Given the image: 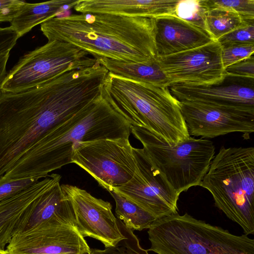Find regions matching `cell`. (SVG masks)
Segmentation results:
<instances>
[{
    "instance_id": "83f0119b",
    "label": "cell",
    "mask_w": 254,
    "mask_h": 254,
    "mask_svg": "<svg viewBox=\"0 0 254 254\" xmlns=\"http://www.w3.org/2000/svg\"><path fill=\"white\" fill-rule=\"evenodd\" d=\"M41 179L40 177H27L0 182V201L29 188Z\"/></svg>"
},
{
    "instance_id": "9a60e30c",
    "label": "cell",
    "mask_w": 254,
    "mask_h": 254,
    "mask_svg": "<svg viewBox=\"0 0 254 254\" xmlns=\"http://www.w3.org/2000/svg\"><path fill=\"white\" fill-rule=\"evenodd\" d=\"M179 101L208 105L254 107V78L225 73L220 80L211 83H173L168 86Z\"/></svg>"
},
{
    "instance_id": "6da1fadb",
    "label": "cell",
    "mask_w": 254,
    "mask_h": 254,
    "mask_svg": "<svg viewBox=\"0 0 254 254\" xmlns=\"http://www.w3.org/2000/svg\"><path fill=\"white\" fill-rule=\"evenodd\" d=\"M92 99L88 84L74 71L22 91L0 90V181L47 132Z\"/></svg>"
},
{
    "instance_id": "d4e9b609",
    "label": "cell",
    "mask_w": 254,
    "mask_h": 254,
    "mask_svg": "<svg viewBox=\"0 0 254 254\" xmlns=\"http://www.w3.org/2000/svg\"><path fill=\"white\" fill-rule=\"evenodd\" d=\"M208 10L206 0H179L176 7L175 15L205 30V20Z\"/></svg>"
},
{
    "instance_id": "7c38bea8",
    "label": "cell",
    "mask_w": 254,
    "mask_h": 254,
    "mask_svg": "<svg viewBox=\"0 0 254 254\" xmlns=\"http://www.w3.org/2000/svg\"><path fill=\"white\" fill-rule=\"evenodd\" d=\"M6 250L10 254H89L91 249L76 226L47 222L14 234Z\"/></svg>"
},
{
    "instance_id": "5b68a950",
    "label": "cell",
    "mask_w": 254,
    "mask_h": 254,
    "mask_svg": "<svg viewBox=\"0 0 254 254\" xmlns=\"http://www.w3.org/2000/svg\"><path fill=\"white\" fill-rule=\"evenodd\" d=\"M200 186L247 235L254 234V148L221 147Z\"/></svg>"
},
{
    "instance_id": "8fae6325",
    "label": "cell",
    "mask_w": 254,
    "mask_h": 254,
    "mask_svg": "<svg viewBox=\"0 0 254 254\" xmlns=\"http://www.w3.org/2000/svg\"><path fill=\"white\" fill-rule=\"evenodd\" d=\"M179 104L190 136L211 138L238 132L247 139L254 131V107L182 101Z\"/></svg>"
},
{
    "instance_id": "ffe728a7",
    "label": "cell",
    "mask_w": 254,
    "mask_h": 254,
    "mask_svg": "<svg viewBox=\"0 0 254 254\" xmlns=\"http://www.w3.org/2000/svg\"><path fill=\"white\" fill-rule=\"evenodd\" d=\"M77 0H52L35 3L25 2L11 21L9 26L20 38L34 26L57 17L64 7H73Z\"/></svg>"
},
{
    "instance_id": "ac0fdd59",
    "label": "cell",
    "mask_w": 254,
    "mask_h": 254,
    "mask_svg": "<svg viewBox=\"0 0 254 254\" xmlns=\"http://www.w3.org/2000/svg\"><path fill=\"white\" fill-rule=\"evenodd\" d=\"M179 0H78L73 6L81 13H105L156 18L175 15Z\"/></svg>"
},
{
    "instance_id": "3957f363",
    "label": "cell",
    "mask_w": 254,
    "mask_h": 254,
    "mask_svg": "<svg viewBox=\"0 0 254 254\" xmlns=\"http://www.w3.org/2000/svg\"><path fill=\"white\" fill-rule=\"evenodd\" d=\"M155 18L105 13L55 17L41 24L48 41L70 43L99 58L146 63L156 58Z\"/></svg>"
},
{
    "instance_id": "7402d4cb",
    "label": "cell",
    "mask_w": 254,
    "mask_h": 254,
    "mask_svg": "<svg viewBox=\"0 0 254 254\" xmlns=\"http://www.w3.org/2000/svg\"><path fill=\"white\" fill-rule=\"evenodd\" d=\"M109 192L115 201V213L117 218L121 220L127 228L137 231L148 229L157 219L114 190Z\"/></svg>"
},
{
    "instance_id": "603a6c76",
    "label": "cell",
    "mask_w": 254,
    "mask_h": 254,
    "mask_svg": "<svg viewBox=\"0 0 254 254\" xmlns=\"http://www.w3.org/2000/svg\"><path fill=\"white\" fill-rule=\"evenodd\" d=\"M253 22L244 21L237 13L223 8L209 9L205 20V30L214 40L218 39L240 26Z\"/></svg>"
},
{
    "instance_id": "2e32d148",
    "label": "cell",
    "mask_w": 254,
    "mask_h": 254,
    "mask_svg": "<svg viewBox=\"0 0 254 254\" xmlns=\"http://www.w3.org/2000/svg\"><path fill=\"white\" fill-rule=\"evenodd\" d=\"M156 57H163L199 47L215 41L208 32L175 15L155 18Z\"/></svg>"
},
{
    "instance_id": "f1b7e54d",
    "label": "cell",
    "mask_w": 254,
    "mask_h": 254,
    "mask_svg": "<svg viewBox=\"0 0 254 254\" xmlns=\"http://www.w3.org/2000/svg\"><path fill=\"white\" fill-rule=\"evenodd\" d=\"M254 53V44L221 47V60L224 68L247 58Z\"/></svg>"
},
{
    "instance_id": "5bb4252c",
    "label": "cell",
    "mask_w": 254,
    "mask_h": 254,
    "mask_svg": "<svg viewBox=\"0 0 254 254\" xmlns=\"http://www.w3.org/2000/svg\"><path fill=\"white\" fill-rule=\"evenodd\" d=\"M157 58L171 84L211 83L220 80L225 74L221 47L217 41Z\"/></svg>"
},
{
    "instance_id": "8992f818",
    "label": "cell",
    "mask_w": 254,
    "mask_h": 254,
    "mask_svg": "<svg viewBox=\"0 0 254 254\" xmlns=\"http://www.w3.org/2000/svg\"><path fill=\"white\" fill-rule=\"evenodd\" d=\"M157 254H254V240L236 235L186 213L157 219L147 231Z\"/></svg>"
},
{
    "instance_id": "44dd1931",
    "label": "cell",
    "mask_w": 254,
    "mask_h": 254,
    "mask_svg": "<svg viewBox=\"0 0 254 254\" xmlns=\"http://www.w3.org/2000/svg\"><path fill=\"white\" fill-rule=\"evenodd\" d=\"M97 60L113 74L157 86L168 87L171 84L156 57L142 63H127L105 58Z\"/></svg>"
},
{
    "instance_id": "4316f807",
    "label": "cell",
    "mask_w": 254,
    "mask_h": 254,
    "mask_svg": "<svg viewBox=\"0 0 254 254\" xmlns=\"http://www.w3.org/2000/svg\"><path fill=\"white\" fill-rule=\"evenodd\" d=\"M254 22L246 23L223 36L217 41L221 47L254 44Z\"/></svg>"
},
{
    "instance_id": "277c9868",
    "label": "cell",
    "mask_w": 254,
    "mask_h": 254,
    "mask_svg": "<svg viewBox=\"0 0 254 254\" xmlns=\"http://www.w3.org/2000/svg\"><path fill=\"white\" fill-rule=\"evenodd\" d=\"M103 88L113 105L131 126L144 127L171 145L190 137L179 101L168 87L108 72Z\"/></svg>"
},
{
    "instance_id": "9c48e42d",
    "label": "cell",
    "mask_w": 254,
    "mask_h": 254,
    "mask_svg": "<svg viewBox=\"0 0 254 254\" xmlns=\"http://www.w3.org/2000/svg\"><path fill=\"white\" fill-rule=\"evenodd\" d=\"M71 160L108 191L129 181L136 167L133 147L126 138L78 143Z\"/></svg>"
},
{
    "instance_id": "e0dca14e",
    "label": "cell",
    "mask_w": 254,
    "mask_h": 254,
    "mask_svg": "<svg viewBox=\"0 0 254 254\" xmlns=\"http://www.w3.org/2000/svg\"><path fill=\"white\" fill-rule=\"evenodd\" d=\"M61 178H58L27 207L15 227L14 234L47 222L76 226L72 205L60 184Z\"/></svg>"
},
{
    "instance_id": "4fadbf2b",
    "label": "cell",
    "mask_w": 254,
    "mask_h": 254,
    "mask_svg": "<svg viewBox=\"0 0 254 254\" xmlns=\"http://www.w3.org/2000/svg\"><path fill=\"white\" fill-rule=\"evenodd\" d=\"M61 187L72 205L76 227L84 238L97 240L105 248L115 246L124 239L109 202L73 185Z\"/></svg>"
},
{
    "instance_id": "1f68e13d",
    "label": "cell",
    "mask_w": 254,
    "mask_h": 254,
    "mask_svg": "<svg viewBox=\"0 0 254 254\" xmlns=\"http://www.w3.org/2000/svg\"><path fill=\"white\" fill-rule=\"evenodd\" d=\"M25 3L23 0H0V22H10Z\"/></svg>"
},
{
    "instance_id": "52a82bcc",
    "label": "cell",
    "mask_w": 254,
    "mask_h": 254,
    "mask_svg": "<svg viewBox=\"0 0 254 254\" xmlns=\"http://www.w3.org/2000/svg\"><path fill=\"white\" fill-rule=\"evenodd\" d=\"M131 132L178 194L200 186L214 157L215 146L210 140L190 136L171 145L144 127L131 126Z\"/></svg>"
},
{
    "instance_id": "836d02e7",
    "label": "cell",
    "mask_w": 254,
    "mask_h": 254,
    "mask_svg": "<svg viewBox=\"0 0 254 254\" xmlns=\"http://www.w3.org/2000/svg\"><path fill=\"white\" fill-rule=\"evenodd\" d=\"M0 254H10L6 249H0Z\"/></svg>"
},
{
    "instance_id": "d6986e66",
    "label": "cell",
    "mask_w": 254,
    "mask_h": 254,
    "mask_svg": "<svg viewBox=\"0 0 254 254\" xmlns=\"http://www.w3.org/2000/svg\"><path fill=\"white\" fill-rule=\"evenodd\" d=\"M56 180L49 175L29 188L0 201V249H5L14 234L15 227L27 207Z\"/></svg>"
},
{
    "instance_id": "ba28073f",
    "label": "cell",
    "mask_w": 254,
    "mask_h": 254,
    "mask_svg": "<svg viewBox=\"0 0 254 254\" xmlns=\"http://www.w3.org/2000/svg\"><path fill=\"white\" fill-rule=\"evenodd\" d=\"M85 51L53 40L22 57L9 71L1 90L16 92L38 85L68 71L90 67L97 62Z\"/></svg>"
},
{
    "instance_id": "7a4b0ae2",
    "label": "cell",
    "mask_w": 254,
    "mask_h": 254,
    "mask_svg": "<svg viewBox=\"0 0 254 254\" xmlns=\"http://www.w3.org/2000/svg\"><path fill=\"white\" fill-rule=\"evenodd\" d=\"M131 126L113 105L103 86L94 99L52 128L27 150L1 181L45 178L49 173L72 163L73 151L78 143L129 138Z\"/></svg>"
},
{
    "instance_id": "f546056e",
    "label": "cell",
    "mask_w": 254,
    "mask_h": 254,
    "mask_svg": "<svg viewBox=\"0 0 254 254\" xmlns=\"http://www.w3.org/2000/svg\"><path fill=\"white\" fill-rule=\"evenodd\" d=\"M224 71L232 75L254 78V55L225 67Z\"/></svg>"
},
{
    "instance_id": "484cf974",
    "label": "cell",
    "mask_w": 254,
    "mask_h": 254,
    "mask_svg": "<svg viewBox=\"0 0 254 254\" xmlns=\"http://www.w3.org/2000/svg\"><path fill=\"white\" fill-rule=\"evenodd\" d=\"M209 8H220L234 11L245 21H254V0H206Z\"/></svg>"
},
{
    "instance_id": "cb8c5ba5",
    "label": "cell",
    "mask_w": 254,
    "mask_h": 254,
    "mask_svg": "<svg viewBox=\"0 0 254 254\" xmlns=\"http://www.w3.org/2000/svg\"><path fill=\"white\" fill-rule=\"evenodd\" d=\"M117 222L124 236V239L115 246L106 247L104 250L91 249L89 254H149L147 250L140 246L139 240L132 230L127 228L118 218Z\"/></svg>"
},
{
    "instance_id": "d6a6232c",
    "label": "cell",
    "mask_w": 254,
    "mask_h": 254,
    "mask_svg": "<svg viewBox=\"0 0 254 254\" xmlns=\"http://www.w3.org/2000/svg\"><path fill=\"white\" fill-rule=\"evenodd\" d=\"M9 55L5 56L0 59V90H1L2 84L7 73L6 71V66L8 60Z\"/></svg>"
},
{
    "instance_id": "30bf717a",
    "label": "cell",
    "mask_w": 254,
    "mask_h": 254,
    "mask_svg": "<svg viewBox=\"0 0 254 254\" xmlns=\"http://www.w3.org/2000/svg\"><path fill=\"white\" fill-rule=\"evenodd\" d=\"M133 151L136 161L133 177L126 184L112 190L156 219L178 213L177 202L180 194L153 164L143 148L133 147Z\"/></svg>"
},
{
    "instance_id": "4dcf8cb0",
    "label": "cell",
    "mask_w": 254,
    "mask_h": 254,
    "mask_svg": "<svg viewBox=\"0 0 254 254\" xmlns=\"http://www.w3.org/2000/svg\"><path fill=\"white\" fill-rule=\"evenodd\" d=\"M18 38L16 32L10 26L0 27V59L9 55Z\"/></svg>"
}]
</instances>
